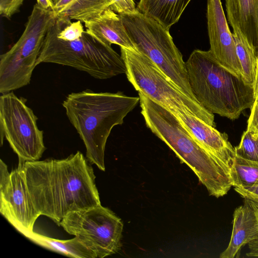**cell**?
Masks as SVG:
<instances>
[{
  "mask_svg": "<svg viewBox=\"0 0 258 258\" xmlns=\"http://www.w3.org/2000/svg\"><path fill=\"white\" fill-rule=\"evenodd\" d=\"M19 163L36 211L58 225L72 212L101 204L93 169L80 151L63 159Z\"/></svg>",
  "mask_w": 258,
  "mask_h": 258,
  "instance_id": "cell-1",
  "label": "cell"
},
{
  "mask_svg": "<svg viewBox=\"0 0 258 258\" xmlns=\"http://www.w3.org/2000/svg\"><path fill=\"white\" fill-rule=\"evenodd\" d=\"M139 102V97L121 92L90 90L70 93L63 100L66 115L86 147L87 159L100 170L105 171V149L112 129L122 124Z\"/></svg>",
  "mask_w": 258,
  "mask_h": 258,
  "instance_id": "cell-2",
  "label": "cell"
},
{
  "mask_svg": "<svg viewBox=\"0 0 258 258\" xmlns=\"http://www.w3.org/2000/svg\"><path fill=\"white\" fill-rule=\"evenodd\" d=\"M147 126L195 172L210 195L219 198L233 186L231 167L204 150L168 109L139 93Z\"/></svg>",
  "mask_w": 258,
  "mask_h": 258,
  "instance_id": "cell-3",
  "label": "cell"
},
{
  "mask_svg": "<svg viewBox=\"0 0 258 258\" xmlns=\"http://www.w3.org/2000/svg\"><path fill=\"white\" fill-rule=\"evenodd\" d=\"M185 63L194 97L210 112L235 119L252 107L253 87L222 66L210 50H194Z\"/></svg>",
  "mask_w": 258,
  "mask_h": 258,
  "instance_id": "cell-4",
  "label": "cell"
},
{
  "mask_svg": "<svg viewBox=\"0 0 258 258\" xmlns=\"http://www.w3.org/2000/svg\"><path fill=\"white\" fill-rule=\"evenodd\" d=\"M62 19L56 18L45 38L36 65L43 62L69 66L97 79L111 78L126 72L121 55L85 31L74 41L59 39L57 34Z\"/></svg>",
  "mask_w": 258,
  "mask_h": 258,
  "instance_id": "cell-5",
  "label": "cell"
},
{
  "mask_svg": "<svg viewBox=\"0 0 258 258\" xmlns=\"http://www.w3.org/2000/svg\"><path fill=\"white\" fill-rule=\"evenodd\" d=\"M119 15L138 51L150 58L186 95L196 100L188 82L182 55L169 30L138 10Z\"/></svg>",
  "mask_w": 258,
  "mask_h": 258,
  "instance_id": "cell-6",
  "label": "cell"
},
{
  "mask_svg": "<svg viewBox=\"0 0 258 258\" xmlns=\"http://www.w3.org/2000/svg\"><path fill=\"white\" fill-rule=\"evenodd\" d=\"M128 81L139 92L170 110L194 115L214 126V115L198 101L186 95L150 58L120 47Z\"/></svg>",
  "mask_w": 258,
  "mask_h": 258,
  "instance_id": "cell-7",
  "label": "cell"
},
{
  "mask_svg": "<svg viewBox=\"0 0 258 258\" xmlns=\"http://www.w3.org/2000/svg\"><path fill=\"white\" fill-rule=\"evenodd\" d=\"M26 102L13 91L0 96L1 146L5 138L21 163L38 160L46 149L38 118Z\"/></svg>",
  "mask_w": 258,
  "mask_h": 258,
  "instance_id": "cell-8",
  "label": "cell"
},
{
  "mask_svg": "<svg viewBox=\"0 0 258 258\" xmlns=\"http://www.w3.org/2000/svg\"><path fill=\"white\" fill-rule=\"evenodd\" d=\"M77 237L96 257L112 255L120 249L123 223L112 211L99 205L67 215L59 223Z\"/></svg>",
  "mask_w": 258,
  "mask_h": 258,
  "instance_id": "cell-9",
  "label": "cell"
},
{
  "mask_svg": "<svg viewBox=\"0 0 258 258\" xmlns=\"http://www.w3.org/2000/svg\"><path fill=\"white\" fill-rule=\"evenodd\" d=\"M0 212L22 235L33 231L34 223L40 215L33 205L19 163L11 172L9 183L0 190Z\"/></svg>",
  "mask_w": 258,
  "mask_h": 258,
  "instance_id": "cell-10",
  "label": "cell"
},
{
  "mask_svg": "<svg viewBox=\"0 0 258 258\" xmlns=\"http://www.w3.org/2000/svg\"><path fill=\"white\" fill-rule=\"evenodd\" d=\"M207 8L210 51L222 66L242 78L234 41L221 0H207Z\"/></svg>",
  "mask_w": 258,
  "mask_h": 258,
  "instance_id": "cell-11",
  "label": "cell"
},
{
  "mask_svg": "<svg viewBox=\"0 0 258 258\" xmlns=\"http://www.w3.org/2000/svg\"><path fill=\"white\" fill-rule=\"evenodd\" d=\"M169 110L204 150L231 167L235 157V150L225 134L219 132L214 126L194 115L174 109Z\"/></svg>",
  "mask_w": 258,
  "mask_h": 258,
  "instance_id": "cell-12",
  "label": "cell"
},
{
  "mask_svg": "<svg viewBox=\"0 0 258 258\" xmlns=\"http://www.w3.org/2000/svg\"><path fill=\"white\" fill-rule=\"evenodd\" d=\"M84 23L86 32L102 42L109 45L117 44L120 47L139 52L119 15L110 8Z\"/></svg>",
  "mask_w": 258,
  "mask_h": 258,
  "instance_id": "cell-13",
  "label": "cell"
},
{
  "mask_svg": "<svg viewBox=\"0 0 258 258\" xmlns=\"http://www.w3.org/2000/svg\"><path fill=\"white\" fill-rule=\"evenodd\" d=\"M229 23L237 28L258 56V0H225Z\"/></svg>",
  "mask_w": 258,
  "mask_h": 258,
  "instance_id": "cell-14",
  "label": "cell"
},
{
  "mask_svg": "<svg viewBox=\"0 0 258 258\" xmlns=\"http://www.w3.org/2000/svg\"><path fill=\"white\" fill-rule=\"evenodd\" d=\"M257 234L258 227L254 212L245 200L244 204L234 211L231 238L227 247L221 253L220 257H238L241 248L255 239Z\"/></svg>",
  "mask_w": 258,
  "mask_h": 258,
  "instance_id": "cell-15",
  "label": "cell"
},
{
  "mask_svg": "<svg viewBox=\"0 0 258 258\" xmlns=\"http://www.w3.org/2000/svg\"><path fill=\"white\" fill-rule=\"evenodd\" d=\"M113 5L111 0H58L54 3L56 18L85 23L98 17Z\"/></svg>",
  "mask_w": 258,
  "mask_h": 258,
  "instance_id": "cell-16",
  "label": "cell"
},
{
  "mask_svg": "<svg viewBox=\"0 0 258 258\" xmlns=\"http://www.w3.org/2000/svg\"><path fill=\"white\" fill-rule=\"evenodd\" d=\"M191 0H140L137 10L169 30Z\"/></svg>",
  "mask_w": 258,
  "mask_h": 258,
  "instance_id": "cell-17",
  "label": "cell"
},
{
  "mask_svg": "<svg viewBox=\"0 0 258 258\" xmlns=\"http://www.w3.org/2000/svg\"><path fill=\"white\" fill-rule=\"evenodd\" d=\"M25 236L42 247L69 257L97 258L95 253L75 236L69 240H59L39 234L34 231L27 234Z\"/></svg>",
  "mask_w": 258,
  "mask_h": 258,
  "instance_id": "cell-18",
  "label": "cell"
},
{
  "mask_svg": "<svg viewBox=\"0 0 258 258\" xmlns=\"http://www.w3.org/2000/svg\"><path fill=\"white\" fill-rule=\"evenodd\" d=\"M232 35L236 51L242 70V77L248 85L253 87L255 78L257 56L254 49L236 28Z\"/></svg>",
  "mask_w": 258,
  "mask_h": 258,
  "instance_id": "cell-19",
  "label": "cell"
},
{
  "mask_svg": "<svg viewBox=\"0 0 258 258\" xmlns=\"http://www.w3.org/2000/svg\"><path fill=\"white\" fill-rule=\"evenodd\" d=\"M234 188L250 186L258 182V162L243 158L236 154L231 167Z\"/></svg>",
  "mask_w": 258,
  "mask_h": 258,
  "instance_id": "cell-20",
  "label": "cell"
},
{
  "mask_svg": "<svg viewBox=\"0 0 258 258\" xmlns=\"http://www.w3.org/2000/svg\"><path fill=\"white\" fill-rule=\"evenodd\" d=\"M234 150L236 155L243 158L258 162V131L247 129Z\"/></svg>",
  "mask_w": 258,
  "mask_h": 258,
  "instance_id": "cell-21",
  "label": "cell"
},
{
  "mask_svg": "<svg viewBox=\"0 0 258 258\" xmlns=\"http://www.w3.org/2000/svg\"><path fill=\"white\" fill-rule=\"evenodd\" d=\"M60 19H62V23L57 34L59 39L66 41H72L82 36L85 30L82 22L77 21L71 22L69 18Z\"/></svg>",
  "mask_w": 258,
  "mask_h": 258,
  "instance_id": "cell-22",
  "label": "cell"
},
{
  "mask_svg": "<svg viewBox=\"0 0 258 258\" xmlns=\"http://www.w3.org/2000/svg\"><path fill=\"white\" fill-rule=\"evenodd\" d=\"M24 0H0V14L9 19L19 11Z\"/></svg>",
  "mask_w": 258,
  "mask_h": 258,
  "instance_id": "cell-23",
  "label": "cell"
},
{
  "mask_svg": "<svg viewBox=\"0 0 258 258\" xmlns=\"http://www.w3.org/2000/svg\"><path fill=\"white\" fill-rule=\"evenodd\" d=\"M113 5L110 8L119 14H130L137 10L134 0H111Z\"/></svg>",
  "mask_w": 258,
  "mask_h": 258,
  "instance_id": "cell-24",
  "label": "cell"
},
{
  "mask_svg": "<svg viewBox=\"0 0 258 258\" xmlns=\"http://www.w3.org/2000/svg\"><path fill=\"white\" fill-rule=\"evenodd\" d=\"M234 189L244 199L258 200V182L249 187L234 188Z\"/></svg>",
  "mask_w": 258,
  "mask_h": 258,
  "instance_id": "cell-25",
  "label": "cell"
},
{
  "mask_svg": "<svg viewBox=\"0 0 258 258\" xmlns=\"http://www.w3.org/2000/svg\"><path fill=\"white\" fill-rule=\"evenodd\" d=\"M258 131V100H255L247 121V128Z\"/></svg>",
  "mask_w": 258,
  "mask_h": 258,
  "instance_id": "cell-26",
  "label": "cell"
},
{
  "mask_svg": "<svg viewBox=\"0 0 258 258\" xmlns=\"http://www.w3.org/2000/svg\"><path fill=\"white\" fill-rule=\"evenodd\" d=\"M11 179V173H9L7 165L1 159L0 161V190L6 187Z\"/></svg>",
  "mask_w": 258,
  "mask_h": 258,
  "instance_id": "cell-27",
  "label": "cell"
},
{
  "mask_svg": "<svg viewBox=\"0 0 258 258\" xmlns=\"http://www.w3.org/2000/svg\"><path fill=\"white\" fill-rule=\"evenodd\" d=\"M249 251L246 253L249 257H258V240L254 239L248 243Z\"/></svg>",
  "mask_w": 258,
  "mask_h": 258,
  "instance_id": "cell-28",
  "label": "cell"
},
{
  "mask_svg": "<svg viewBox=\"0 0 258 258\" xmlns=\"http://www.w3.org/2000/svg\"><path fill=\"white\" fill-rule=\"evenodd\" d=\"M37 4L44 10H53L54 3L53 0H37Z\"/></svg>",
  "mask_w": 258,
  "mask_h": 258,
  "instance_id": "cell-29",
  "label": "cell"
},
{
  "mask_svg": "<svg viewBox=\"0 0 258 258\" xmlns=\"http://www.w3.org/2000/svg\"><path fill=\"white\" fill-rule=\"evenodd\" d=\"M253 89L255 100H258V56L257 60L255 78Z\"/></svg>",
  "mask_w": 258,
  "mask_h": 258,
  "instance_id": "cell-30",
  "label": "cell"
},
{
  "mask_svg": "<svg viewBox=\"0 0 258 258\" xmlns=\"http://www.w3.org/2000/svg\"><path fill=\"white\" fill-rule=\"evenodd\" d=\"M252 202H253V203H254L255 204L258 205V200H250Z\"/></svg>",
  "mask_w": 258,
  "mask_h": 258,
  "instance_id": "cell-31",
  "label": "cell"
},
{
  "mask_svg": "<svg viewBox=\"0 0 258 258\" xmlns=\"http://www.w3.org/2000/svg\"><path fill=\"white\" fill-rule=\"evenodd\" d=\"M53 2H54V3H55L56 2H57L58 0H53Z\"/></svg>",
  "mask_w": 258,
  "mask_h": 258,
  "instance_id": "cell-32",
  "label": "cell"
}]
</instances>
